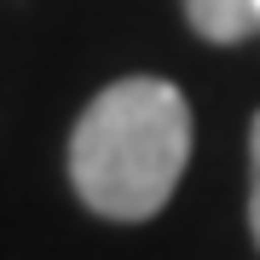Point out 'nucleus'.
<instances>
[{"instance_id":"7ed1b4c3","label":"nucleus","mask_w":260,"mask_h":260,"mask_svg":"<svg viewBox=\"0 0 260 260\" xmlns=\"http://www.w3.org/2000/svg\"><path fill=\"white\" fill-rule=\"evenodd\" d=\"M249 232L260 243V110H254V127H249Z\"/></svg>"},{"instance_id":"f03ea898","label":"nucleus","mask_w":260,"mask_h":260,"mask_svg":"<svg viewBox=\"0 0 260 260\" xmlns=\"http://www.w3.org/2000/svg\"><path fill=\"white\" fill-rule=\"evenodd\" d=\"M185 18L203 41H220V47H232V41H249L260 29V12L254 0H185Z\"/></svg>"},{"instance_id":"f257e3e1","label":"nucleus","mask_w":260,"mask_h":260,"mask_svg":"<svg viewBox=\"0 0 260 260\" xmlns=\"http://www.w3.org/2000/svg\"><path fill=\"white\" fill-rule=\"evenodd\" d=\"M191 162V104L174 81L127 75L104 87L70 133V179L104 220H150Z\"/></svg>"},{"instance_id":"20e7f679","label":"nucleus","mask_w":260,"mask_h":260,"mask_svg":"<svg viewBox=\"0 0 260 260\" xmlns=\"http://www.w3.org/2000/svg\"><path fill=\"white\" fill-rule=\"evenodd\" d=\"M254 12H260V0H254Z\"/></svg>"}]
</instances>
